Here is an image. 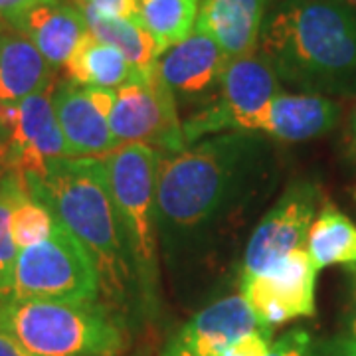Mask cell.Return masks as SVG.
Returning <instances> with one entry per match:
<instances>
[{"label":"cell","instance_id":"cell-23","mask_svg":"<svg viewBox=\"0 0 356 356\" xmlns=\"http://www.w3.org/2000/svg\"><path fill=\"white\" fill-rule=\"evenodd\" d=\"M28 192L24 177L16 170H6L0 180V301L8 297L13 285L14 267L20 250L16 248L10 234V216L16 204Z\"/></svg>","mask_w":356,"mask_h":356},{"label":"cell","instance_id":"cell-2","mask_svg":"<svg viewBox=\"0 0 356 356\" xmlns=\"http://www.w3.org/2000/svg\"><path fill=\"white\" fill-rule=\"evenodd\" d=\"M259 50L297 88L356 91V10L337 0H285L261 30Z\"/></svg>","mask_w":356,"mask_h":356},{"label":"cell","instance_id":"cell-24","mask_svg":"<svg viewBox=\"0 0 356 356\" xmlns=\"http://www.w3.org/2000/svg\"><path fill=\"white\" fill-rule=\"evenodd\" d=\"M54 226H56V216L51 214L46 204L36 200L34 196L26 194L14 206L10 216V234L18 250H26L44 242L46 238H50Z\"/></svg>","mask_w":356,"mask_h":356},{"label":"cell","instance_id":"cell-6","mask_svg":"<svg viewBox=\"0 0 356 356\" xmlns=\"http://www.w3.org/2000/svg\"><path fill=\"white\" fill-rule=\"evenodd\" d=\"M102 293L99 273L83 245L60 220L50 238L20 250L13 285L6 299L44 301H97Z\"/></svg>","mask_w":356,"mask_h":356},{"label":"cell","instance_id":"cell-21","mask_svg":"<svg viewBox=\"0 0 356 356\" xmlns=\"http://www.w3.org/2000/svg\"><path fill=\"white\" fill-rule=\"evenodd\" d=\"M305 250L318 271L329 266H355L356 224L327 202L309 228Z\"/></svg>","mask_w":356,"mask_h":356},{"label":"cell","instance_id":"cell-3","mask_svg":"<svg viewBox=\"0 0 356 356\" xmlns=\"http://www.w3.org/2000/svg\"><path fill=\"white\" fill-rule=\"evenodd\" d=\"M264 145L254 133H222L175 154L159 153L156 218L166 232L208 224L236 198Z\"/></svg>","mask_w":356,"mask_h":356},{"label":"cell","instance_id":"cell-18","mask_svg":"<svg viewBox=\"0 0 356 356\" xmlns=\"http://www.w3.org/2000/svg\"><path fill=\"white\" fill-rule=\"evenodd\" d=\"M54 67L20 30L0 20V102L14 103L51 88Z\"/></svg>","mask_w":356,"mask_h":356},{"label":"cell","instance_id":"cell-32","mask_svg":"<svg viewBox=\"0 0 356 356\" xmlns=\"http://www.w3.org/2000/svg\"><path fill=\"white\" fill-rule=\"evenodd\" d=\"M337 2H341V4L348 6V8H353V10L356 8V0H337Z\"/></svg>","mask_w":356,"mask_h":356},{"label":"cell","instance_id":"cell-8","mask_svg":"<svg viewBox=\"0 0 356 356\" xmlns=\"http://www.w3.org/2000/svg\"><path fill=\"white\" fill-rule=\"evenodd\" d=\"M51 89L20 102H0V161L6 170L40 177L48 161L72 156L51 105Z\"/></svg>","mask_w":356,"mask_h":356},{"label":"cell","instance_id":"cell-13","mask_svg":"<svg viewBox=\"0 0 356 356\" xmlns=\"http://www.w3.org/2000/svg\"><path fill=\"white\" fill-rule=\"evenodd\" d=\"M229 58L206 32L194 28L191 36L168 50L156 62V74L182 102L202 99L220 88Z\"/></svg>","mask_w":356,"mask_h":356},{"label":"cell","instance_id":"cell-10","mask_svg":"<svg viewBox=\"0 0 356 356\" xmlns=\"http://www.w3.org/2000/svg\"><path fill=\"white\" fill-rule=\"evenodd\" d=\"M318 269L305 248L295 250L264 273L242 277L243 301L257 327L271 331L287 321L315 315Z\"/></svg>","mask_w":356,"mask_h":356},{"label":"cell","instance_id":"cell-22","mask_svg":"<svg viewBox=\"0 0 356 356\" xmlns=\"http://www.w3.org/2000/svg\"><path fill=\"white\" fill-rule=\"evenodd\" d=\"M202 0H139L140 26L151 34L161 56L196 28Z\"/></svg>","mask_w":356,"mask_h":356},{"label":"cell","instance_id":"cell-29","mask_svg":"<svg viewBox=\"0 0 356 356\" xmlns=\"http://www.w3.org/2000/svg\"><path fill=\"white\" fill-rule=\"evenodd\" d=\"M38 0H0V20L8 22Z\"/></svg>","mask_w":356,"mask_h":356},{"label":"cell","instance_id":"cell-1","mask_svg":"<svg viewBox=\"0 0 356 356\" xmlns=\"http://www.w3.org/2000/svg\"><path fill=\"white\" fill-rule=\"evenodd\" d=\"M24 180L30 196L46 204L93 259L105 299L125 305L139 281L115 210L105 159H51L44 175Z\"/></svg>","mask_w":356,"mask_h":356},{"label":"cell","instance_id":"cell-25","mask_svg":"<svg viewBox=\"0 0 356 356\" xmlns=\"http://www.w3.org/2000/svg\"><path fill=\"white\" fill-rule=\"evenodd\" d=\"M313 337L305 329H291L269 344L267 356H313Z\"/></svg>","mask_w":356,"mask_h":356},{"label":"cell","instance_id":"cell-31","mask_svg":"<svg viewBox=\"0 0 356 356\" xmlns=\"http://www.w3.org/2000/svg\"><path fill=\"white\" fill-rule=\"evenodd\" d=\"M0 356H30L20 344L13 341L8 334L0 332Z\"/></svg>","mask_w":356,"mask_h":356},{"label":"cell","instance_id":"cell-4","mask_svg":"<svg viewBox=\"0 0 356 356\" xmlns=\"http://www.w3.org/2000/svg\"><path fill=\"white\" fill-rule=\"evenodd\" d=\"M0 332L30 356H117L125 348L123 327L99 301L2 299Z\"/></svg>","mask_w":356,"mask_h":356},{"label":"cell","instance_id":"cell-14","mask_svg":"<svg viewBox=\"0 0 356 356\" xmlns=\"http://www.w3.org/2000/svg\"><path fill=\"white\" fill-rule=\"evenodd\" d=\"M341 107L332 99L315 93H280L261 111L245 119L242 133H266L287 143L321 137L334 129Z\"/></svg>","mask_w":356,"mask_h":356},{"label":"cell","instance_id":"cell-34","mask_svg":"<svg viewBox=\"0 0 356 356\" xmlns=\"http://www.w3.org/2000/svg\"><path fill=\"white\" fill-rule=\"evenodd\" d=\"M4 172H6V166H4V163L0 161V180H2V177H4Z\"/></svg>","mask_w":356,"mask_h":356},{"label":"cell","instance_id":"cell-9","mask_svg":"<svg viewBox=\"0 0 356 356\" xmlns=\"http://www.w3.org/2000/svg\"><path fill=\"white\" fill-rule=\"evenodd\" d=\"M109 127L119 147L149 145L161 154L180 153L188 147L178 119L177 97L159 74L115 89Z\"/></svg>","mask_w":356,"mask_h":356},{"label":"cell","instance_id":"cell-27","mask_svg":"<svg viewBox=\"0 0 356 356\" xmlns=\"http://www.w3.org/2000/svg\"><path fill=\"white\" fill-rule=\"evenodd\" d=\"M81 4H88L105 16L139 20V0H81Z\"/></svg>","mask_w":356,"mask_h":356},{"label":"cell","instance_id":"cell-15","mask_svg":"<svg viewBox=\"0 0 356 356\" xmlns=\"http://www.w3.org/2000/svg\"><path fill=\"white\" fill-rule=\"evenodd\" d=\"M51 105L72 156L102 159L119 147L109 119L91 102L88 88L60 81L51 89Z\"/></svg>","mask_w":356,"mask_h":356},{"label":"cell","instance_id":"cell-28","mask_svg":"<svg viewBox=\"0 0 356 356\" xmlns=\"http://www.w3.org/2000/svg\"><path fill=\"white\" fill-rule=\"evenodd\" d=\"M313 356H356V341L353 337H337L313 348Z\"/></svg>","mask_w":356,"mask_h":356},{"label":"cell","instance_id":"cell-12","mask_svg":"<svg viewBox=\"0 0 356 356\" xmlns=\"http://www.w3.org/2000/svg\"><path fill=\"white\" fill-rule=\"evenodd\" d=\"M259 329L242 295L218 299L186 321L161 356H224L242 334Z\"/></svg>","mask_w":356,"mask_h":356},{"label":"cell","instance_id":"cell-26","mask_svg":"<svg viewBox=\"0 0 356 356\" xmlns=\"http://www.w3.org/2000/svg\"><path fill=\"white\" fill-rule=\"evenodd\" d=\"M269 339H271V331H266V329L245 332L229 346L224 356H267L269 344H271Z\"/></svg>","mask_w":356,"mask_h":356},{"label":"cell","instance_id":"cell-30","mask_svg":"<svg viewBox=\"0 0 356 356\" xmlns=\"http://www.w3.org/2000/svg\"><path fill=\"white\" fill-rule=\"evenodd\" d=\"M348 275H350V283H353L350 307H348V329H350V337L356 341V264L348 266Z\"/></svg>","mask_w":356,"mask_h":356},{"label":"cell","instance_id":"cell-20","mask_svg":"<svg viewBox=\"0 0 356 356\" xmlns=\"http://www.w3.org/2000/svg\"><path fill=\"white\" fill-rule=\"evenodd\" d=\"M70 81L83 88L117 89L137 79L127 58L111 44L86 34L64 65Z\"/></svg>","mask_w":356,"mask_h":356},{"label":"cell","instance_id":"cell-19","mask_svg":"<svg viewBox=\"0 0 356 356\" xmlns=\"http://www.w3.org/2000/svg\"><path fill=\"white\" fill-rule=\"evenodd\" d=\"M79 10L86 18L89 34L121 51L135 70L137 79H149L156 74V62L161 58V51L139 20L105 16L88 4H79Z\"/></svg>","mask_w":356,"mask_h":356},{"label":"cell","instance_id":"cell-5","mask_svg":"<svg viewBox=\"0 0 356 356\" xmlns=\"http://www.w3.org/2000/svg\"><path fill=\"white\" fill-rule=\"evenodd\" d=\"M109 186L140 293L156 291V165L159 153L149 145H121L105 159Z\"/></svg>","mask_w":356,"mask_h":356},{"label":"cell","instance_id":"cell-7","mask_svg":"<svg viewBox=\"0 0 356 356\" xmlns=\"http://www.w3.org/2000/svg\"><path fill=\"white\" fill-rule=\"evenodd\" d=\"M280 93V77L261 51L229 60L220 79V97L182 123L186 145L224 131L242 133L245 119Z\"/></svg>","mask_w":356,"mask_h":356},{"label":"cell","instance_id":"cell-33","mask_svg":"<svg viewBox=\"0 0 356 356\" xmlns=\"http://www.w3.org/2000/svg\"><path fill=\"white\" fill-rule=\"evenodd\" d=\"M353 145H355L356 149V111L353 115Z\"/></svg>","mask_w":356,"mask_h":356},{"label":"cell","instance_id":"cell-16","mask_svg":"<svg viewBox=\"0 0 356 356\" xmlns=\"http://www.w3.org/2000/svg\"><path fill=\"white\" fill-rule=\"evenodd\" d=\"M8 24L20 30L54 70L67 64L77 44L89 32L79 6L64 0H38L8 20Z\"/></svg>","mask_w":356,"mask_h":356},{"label":"cell","instance_id":"cell-17","mask_svg":"<svg viewBox=\"0 0 356 356\" xmlns=\"http://www.w3.org/2000/svg\"><path fill=\"white\" fill-rule=\"evenodd\" d=\"M267 0H202L196 30L206 32L229 60L252 54L264 30Z\"/></svg>","mask_w":356,"mask_h":356},{"label":"cell","instance_id":"cell-11","mask_svg":"<svg viewBox=\"0 0 356 356\" xmlns=\"http://www.w3.org/2000/svg\"><path fill=\"white\" fill-rule=\"evenodd\" d=\"M318 202L321 188L315 182H293L254 229L243 255L242 277L264 273L291 252L305 248Z\"/></svg>","mask_w":356,"mask_h":356}]
</instances>
